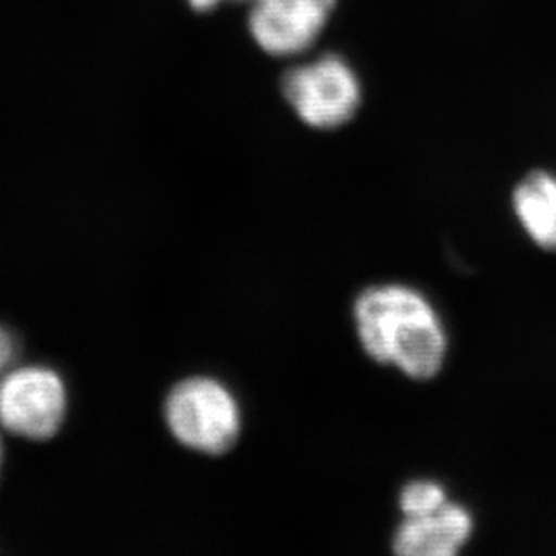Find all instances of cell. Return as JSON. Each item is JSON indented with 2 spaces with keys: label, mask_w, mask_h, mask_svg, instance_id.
I'll return each instance as SVG.
<instances>
[{
  "label": "cell",
  "mask_w": 556,
  "mask_h": 556,
  "mask_svg": "<svg viewBox=\"0 0 556 556\" xmlns=\"http://www.w3.org/2000/svg\"><path fill=\"white\" fill-rule=\"evenodd\" d=\"M358 341L372 363L429 382L448 353L445 326L431 301L409 285H372L353 305Z\"/></svg>",
  "instance_id": "1"
},
{
  "label": "cell",
  "mask_w": 556,
  "mask_h": 556,
  "mask_svg": "<svg viewBox=\"0 0 556 556\" xmlns=\"http://www.w3.org/2000/svg\"><path fill=\"white\" fill-rule=\"evenodd\" d=\"M164 418L175 440L191 451L220 456L242 432V410L235 394L215 378H186L164 404Z\"/></svg>",
  "instance_id": "2"
},
{
  "label": "cell",
  "mask_w": 556,
  "mask_h": 556,
  "mask_svg": "<svg viewBox=\"0 0 556 556\" xmlns=\"http://www.w3.org/2000/svg\"><path fill=\"white\" fill-rule=\"evenodd\" d=\"M283 96L305 125L333 130L357 114L363 85L346 60L339 54H323L285 74Z\"/></svg>",
  "instance_id": "3"
},
{
  "label": "cell",
  "mask_w": 556,
  "mask_h": 556,
  "mask_svg": "<svg viewBox=\"0 0 556 556\" xmlns=\"http://www.w3.org/2000/svg\"><path fill=\"white\" fill-rule=\"evenodd\" d=\"M65 415L67 389L53 369L27 366L0 380V427L11 434L49 440L60 431Z\"/></svg>",
  "instance_id": "4"
},
{
  "label": "cell",
  "mask_w": 556,
  "mask_h": 556,
  "mask_svg": "<svg viewBox=\"0 0 556 556\" xmlns=\"http://www.w3.org/2000/svg\"><path fill=\"white\" fill-rule=\"evenodd\" d=\"M337 0H254L249 29L265 53L292 56L314 46Z\"/></svg>",
  "instance_id": "5"
},
{
  "label": "cell",
  "mask_w": 556,
  "mask_h": 556,
  "mask_svg": "<svg viewBox=\"0 0 556 556\" xmlns=\"http://www.w3.org/2000/svg\"><path fill=\"white\" fill-rule=\"evenodd\" d=\"M473 535V517L463 504L446 501L440 509L420 517H405L393 535L400 556H454Z\"/></svg>",
  "instance_id": "6"
},
{
  "label": "cell",
  "mask_w": 556,
  "mask_h": 556,
  "mask_svg": "<svg viewBox=\"0 0 556 556\" xmlns=\"http://www.w3.org/2000/svg\"><path fill=\"white\" fill-rule=\"evenodd\" d=\"M511 205L531 242L556 254V175L546 169L530 172L515 186Z\"/></svg>",
  "instance_id": "7"
},
{
  "label": "cell",
  "mask_w": 556,
  "mask_h": 556,
  "mask_svg": "<svg viewBox=\"0 0 556 556\" xmlns=\"http://www.w3.org/2000/svg\"><path fill=\"white\" fill-rule=\"evenodd\" d=\"M443 484L431 479H416L405 484L399 495L400 511L404 517H420L440 509L446 503Z\"/></svg>",
  "instance_id": "8"
},
{
  "label": "cell",
  "mask_w": 556,
  "mask_h": 556,
  "mask_svg": "<svg viewBox=\"0 0 556 556\" xmlns=\"http://www.w3.org/2000/svg\"><path fill=\"white\" fill-rule=\"evenodd\" d=\"M16 342L10 331L0 326V380L4 377L5 369H10L15 361Z\"/></svg>",
  "instance_id": "9"
},
{
  "label": "cell",
  "mask_w": 556,
  "mask_h": 556,
  "mask_svg": "<svg viewBox=\"0 0 556 556\" xmlns=\"http://www.w3.org/2000/svg\"><path fill=\"white\" fill-rule=\"evenodd\" d=\"M189 5L197 11H207L213 10L216 5L222 4V2H226V0H188Z\"/></svg>",
  "instance_id": "10"
},
{
  "label": "cell",
  "mask_w": 556,
  "mask_h": 556,
  "mask_svg": "<svg viewBox=\"0 0 556 556\" xmlns=\"http://www.w3.org/2000/svg\"><path fill=\"white\" fill-rule=\"evenodd\" d=\"M2 456H4V452H2V438H0V468H2Z\"/></svg>",
  "instance_id": "11"
}]
</instances>
